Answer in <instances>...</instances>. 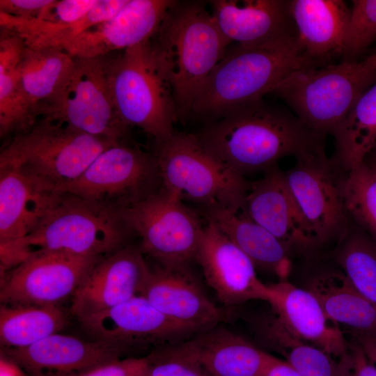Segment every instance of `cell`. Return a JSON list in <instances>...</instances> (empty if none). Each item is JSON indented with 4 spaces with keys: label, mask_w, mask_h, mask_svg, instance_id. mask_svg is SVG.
I'll list each match as a JSON object with an SVG mask.
<instances>
[{
    "label": "cell",
    "mask_w": 376,
    "mask_h": 376,
    "mask_svg": "<svg viewBox=\"0 0 376 376\" xmlns=\"http://www.w3.org/2000/svg\"><path fill=\"white\" fill-rule=\"evenodd\" d=\"M196 135L207 151L243 176L266 172L283 157L297 159L324 149V134L262 100L207 123Z\"/></svg>",
    "instance_id": "6da1fadb"
},
{
    "label": "cell",
    "mask_w": 376,
    "mask_h": 376,
    "mask_svg": "<svg viewBox=\"0 0 376 376\" xmlns=\"http://www.w3.org/2000/svg\"><path fill=\"white\" fill-rule=\"evenodd\" d=\"M320 63L306 53L297 34L257 45H236L228 48L207 79L191 114L214 120L262 100L292 73Z\"/></svg>",
    "instance_id": "7a4b0ae2"
},
{
    "label": "cell",
    "mask_w": 376,
    "mask_h": 376,
    "mask_svg": "<svg viewBox=\"0 0 376 376\" xmlns=\"http://www.w3.org/2000/svg\"><path fill=\"white\" fill-rule=\"evenodd\" d=\"M150 40L171 88L177 117L191 114L197 95L231 42L205 3L178 1Z\"/></svg>",
    "instance_id": "3957f363"
},
{
    "label": "cell",
    "mask_w": 376,
    "mask_h": 376,
    "mask_svg": "<svg viewBox=\"0 0 376 376\" xmlns=\"http://www.w3.org/2000/svg\"><path fill=\"white\" fill-rule=\"evenodd\" d=\"M130 232L121 210L62 192L31 233L0 244L1 276L40 254L104 257L124 247Z\"/></svg>",
    "instance_id": "277c9868"
},
{
    "label": "cell",
    "mask_w": 376,
    "mask_h": 376,
    "mask_svg": "<svg viewBox=\"0 0 376 376\" xmlns=\"http://www.w3.org/2000/svg\"><path fill=\"white\" fill-rule=\"evenodd\" d=\"M118 143L40 118L3 146L0 167L15 168L58 191L78 178L102 151Z\"/></svg>",
    "instance_id": "5b68a950"
},
{
    "label": "cell",
    "mask_w": 376,
    "mask_h": 376,
    "mask_svg": "<svg viewBox=\"0 0 376 376\" xmlns=\"http://www.w3.org/2000/svg\"><path fill=\"white\" fill-rule=\"evenodd\" d=\"M320 66L292 73L273 92L307 126L333 134L361 94L376 81V54Z\"/></svg>",
    "instance_id": "8992f818"
},
{
    "label": "cell",
    "mask_w": 376,
    "mask_h": 376,
    "mask_svg": "<svg viewBox=\"0 0 376 376\" xmlns=\"http://www.w3.org/2000/svg\"><path fill=\"white\" fill-rule=\"evenodd\" d=\"M154 155L164 191L203 209L241 210L250 183L207 151L196 134L175 132L156 142Z\"/></svg>",
    "instance_id": "52a82bcc"
},
{
    "label": "cell",
    "mask_w": 376,
    "mask_h": 376,
    "mask_svg": "<svg viewBox=\"0 0 376 376\" xmlns=\"http://www.w3.org/2000/svg\"><path fill=\"white\" fill-rule=\"evenodd\" d=\"M108 80L117 112L156 142L172 136L178 118L171 88L154 55L150 40L107 55Z\"/></svg>",
    "instance_id": "ba28073f"
},
{
    "label": "cell",
    "mask_w": 376,
    "mask_h": 376,
    "mask_svg": "<svg viewBox=\"0 0 376 376\" xmlns=\"http://www.w3.org/2000/svg\"><path fill=\"white\" fill-rule=\"evenodd\" d=\"M107 55L74 57L73 67L54 96L40 106L37 118L81 132L121 142L129 127L114 105L108 80Z\"/></svg>",
    "instance_id": "9c48e42d"
},
{
    "label": "cell",
    "mask_w": 376,
    "mask_h": 376,
    "mask_svg": "<svg viewBox=\"0 0 376 376\" xmlns=\"http://www.w3.org/2000/svg\"><path fill=\"white\" fill-rule=\"evenodd\" d=\"M141 251L161 265H187L195 260L203 225L182 198L164 189L121 209Z\"/></svg>",
    "instance_id": "30bf717a"
},
{
    "label": "cell",
    "mask_w": 376,
    "mask_h": 376,
    "mask_svg": "<svg viewBox=\"0 0 376 376\" xmlns=\"http://www.w3.org/2000/svg\"><path fill=\"white\" fill-rule=\"evenodd\" d=\"M159 184L155 155L120 142L102 151L58 191L121 210L155 193Z\"/></svg>",
    "instance_id": "8fae6325"
},
{
    "label": "cell",
    "mask_w": 376,
    "mask_h": 376,
    "mask_svg": "<svg viewBox=\"0 0 376 376\" xmlns=\"http://www.w3.org/2000/svg\"><path fill=\"white\" fill-rule=\"evenodd\" d=\"M102 258L62 253L31 257L1 276V301L12 305L57 306L72 297Z\"/></svg>",
    "instance_id": "7c38bea8"
},
{
    "label": "cell",
    "mask_w": 376,
    "mask_h": 376,
    "mask_svg": "<svg viewBox=\"0 0 376 376\" xmlns=\"http://www.w3.org/2000/svg\"><path fill=\"white\" fill-rule=\"evenodd\" d=\"M285 173L288 188L317 243L341 237L347 226L343 196V178L324 149L299 157Z\"/></svg>",
    "instance_id": "4fadbf2b"
},
{
    "label": "cell",
    "mask_w": 376,
    "mask_h": 376,
    "mask_svg": "<svg viewBox=\"0 0 376 376\" xmlns=\"http://www.w3.org/2000/svg\"><path fill=\"white\" fill-rule=\"evenodd\" d=\"M80 321L95 340L118 345L126 350L135 345L159 347L199 332L168 318L141 295Z\"/></svg>",
    "instance_id": "5bb4252c"
},
{
    "label": "cell",
    "mask_w": 376,
    "mask_h": 376,
    "mask_svg": "<svg viewBox=\"0 0 376 376\" xmlns=\"http://www.w3.org/2000/svg\"><path fill=\"white\" fill-rule=\"evenodd\" d=\"M195 260L208 285L226 306L267 301L268 285L258 278L253 262L210 221L203 225Z\"/></svg>",
    "instance_id": "9a60e30c"
},
{
    "label": "cell",
    "mask_w": 376,
    "mask_h": 376,
    "mask_svg": "<svg viewBox=\"0 0 376 376\" xmlns=\"http://www.w3.org/2000/svg\"><path fill=\"white\" fill-rule=\"evenodd\" d=\"M150 271L141 250L132 246L104 256L75 290L72 313L81 320L139 295Z\"/></svg>",
    "instance_id": "2e32d148"
},
{
    "label": "cell",
    "mask_w": 376,
    "mask_h": 376,
    "mask_svg": "<svg viewBox=\"0 0 376 376\" xmlns=\"http://www.w3.org/2000/svg\"><path fill=\"white\" fill-rule=\"evenodd\" d=\"M175 1L128 0L114 17L81 33L63 50L72 57H97L147 42Z\"/></svg>",
    "instance_id": "e0dca14e"
},
{
    "label": "cell",
    "mask_w": 376,
    "mask_h": 376,
    "mask_svg": "<svg viewBox=\"0 0 376 376\" xmlns=\"http://www.w3.org/2000/svg\"><path fill=\"white\" fill-rule=\"evenodd\" d=\"M139 295L168 318L199 332L219 324L226 317L205 294L187 265L150 269Z\"/></svg>",
    "instance_id": "ac0fdd59"
},
{
    "label": "cell",
    "mask_w": 376,
    "mask_h": 376,
    "mask_svg": "<svg viewBox=\"0 0 376 376\" xmlns=\"http://www.w3.org/2000/svg\"><path fill=\"white\" fill-rule=\"evenodd\" d=\"M241 210L289 249L317 243L288 188L285 173L277 166L250 183Z\"/></svg>",
    "instance_id": "d6986e66"
},
{
    "label": "cell",
    "mask_w": 376,
    "mask_h": 376,
    "mask_svg": "<svg viewBox=\"0 0 376 376\" xmlns=\"http://www.w3.org/2000/svg\"><path fill=\"white\" fill-rule=\"evenodd\" d=\"M125 351L111 343L58 332L29 347L7 350L6 355L33 376H70L118 359Z\"/></svg>",
    "instance_id": "ffe728a7"
},
{
    "label": "cell",
    "mask_w": 376,
    "mask_h": 376,
    "mask_svg": "<svg viewBox=\"0 0 376 376\" xmlns=\"http://www.w3.org/2000/svg\"><path fill=\"white\" fill-rule=\"evenodd\" d=\"M268 302L276 318L290 333L313 344L340 361L349 353L343 333L331 326L320 303L308 290L299 288L285 280L268 285Z\"/></svg>",
    "instance_id": "44dd1931"
},
{
    "label": "cell",
    "mask_w": 376,
    "mask_h": 376,
    "mask_svg": "<svg viewBox=\"0 0 376 376\" xmlns=\"http://www.w3.org/2000/svg\"><path fill=\"white\" fill-rule=\"evenodd\" d=\"M209 3L218 27L230 42L257 45L297 34L288 1L213 0Z\"/></svg>",
    "instance_id": "7402d4cb"
},
{
    "label": "cell",
    "mask_w": 376,
    "mask_h": 376,
    "mask_svg": "<svg viewBox=\"0 0 376 376\" xmlns=\"http://www.w3.org/2000/svg\"><path fill=\"white\" fill-rule=\"evenodd\" d=\"M178 345L210 376H264L274 358L219 324Z\"/></svg>",
    "instance_id": "603a6c76"
},
{
    "label": "cell",
    "mask_w": 376,
    "mask_h": 376,
    "mask_svg": "<svg viewBox=\"0 0 376 376\" xmlns=\"http://www.w3.org/2000/svg\"><path fill=\"white\" fill-rule=\"evenodd\" d=\"M61 194L15 168L0 167V244L31 233Z\"/></svg>",
    "instance_id": "cb8c5ba5"
},
{
    "label": "cell",
    "mask_w": 376,
    "mask_h": 376,
    "mask_svg": "<svg viewBox=\"0 0 376 376\" xmlns=\"http://www.w3.org/2000/svg\"><path fill=\"white\" fill-rule=\"evenodd\" d=\"M298 38L306 53L321 62L342 53L350 9L342 0L288 1Z\"/></svg>",
    "instance_id": "d4e9b609"
},
{
    "label": "cell",
    "mask_w": 376,
    "mask_h": 376,
    "mask_svg": "<svg viewBox=\"0 0 376 376\" xmlns=\"http://www.w3.org/2000/svg\"><path fill=\"white\" fill-rule=\"evenodd\" d=\"M207 221L217 227L233 242L255 267L269 271L284 281L291 263L290 249L265 228L242 213L226 209H203Z\"/></svg>",
    "instance_id": "484cf974"
},
{
    "label": "cell",
    "mask_w": 376,
    "mask_h": 376,
    "mask_svg": "<svg viewBox=\"0 0 376 376\" xmlns=\"http://www.w3.org/2000/svg\"><path fill=\"white\" fill-rule=\"evenodd\" d=\"M26 48L17 34L0 31V136L14 135L31 127L37 118L24 91L19 65Z\"/></svg>",
    "instance_id": "4316f807"
},
{
    "label": "cell",
    "mask_w": 376,
    "mask_h": 376,
    "mask_svg": "<svg viewBox=\"0 0 376 376\" xmlns=\"http://www.w3.org/2000/svg\"><path fill=\"white\" fill-rule=\"evenodd\" d=\"M127 0H97L81 19L55 24L34 18H19L0 13V28L19 36L33 49H58L91 27L114 17Z\"/></svg>",
    "instance_id": "83f0119b"
},
{
    "label": "cell",
    "mask_w": 376,
    "mask_h": 376,
    "mask_svg": "<svg viewBox=\"0 0 376 376\" xmlns=\"http://www.w3.org/2000/svg\"><path fill=\"white\" fill-rule=\"evenodd\" d=\"M310 290L327 318L357 334H376V305L361 295L343 273H325L313 279Z\"/></svg>",
    "instance_id": "f1b7e54d"
},
{
    "label": "cell",
    "mask_w": 376,
    "mask_h": 376,
    "mask_svg": "<svg viewBox=\"0 0 376 376\" xmlns=\"http://www.w3.org/2000/svg\"><path fill=\"white\" fill-rule=\"evenodd\" d=\"M332 135L338 161L347 171L364 163L376 147V81L361 94Z\"/></svg>",
    "instance_id": "f546056e"
},
{
    "label": "cell",
    "mask_w": 376,
    "mask_h": 376,
    "mask_svg": "<svg viewBox=\"0 0 376 376\" xmlns=\"http://www.w3.org/2000/svg\"><path fill=\"white\" fill-rule=\"evenodd\" d=\"M73 65L74 57L63 49H33L26 46L19 75L24 91L36 118L38 109L54 96Z\"/></svg>",
    "instance_id": "4dcf8cb0"
},
{
    "label": "cell",
    "mask_w": 376,
    "mask_h": 376,
    "mask_svg": "<svg viewBox=\"0 0 376 376\" xmlns=\"http://www.w3.org/2000/svg\"><path fill=\"white\" fill-rule=\"evenodd\" d=\"M65 322L57 306L2 304L1 344L7 350L25 348L58 333Z\"/></svg>",
    "instance_id": "1f68e13d"
},
{
    "label": "cell",
    "mask_w": 376,
    "mask_h": 376,
    "mask_svg": "<svg viewBox=\"0 0 376 376\" xmlns=\"http://www.w3.org/2000/svg\"><path fill=\"white\" fill-rule=\"evenodd\" d=\"M260 329L267 344L303 376H346L332 357L293 335L275 317L265 322Z\"/></svg>",
    "instance_id": "d6a6232c"
},
{
    "label": "cell",
    "mask_w": 376,
    "mask_h": 376,
    "mask_svg": "<svg viewBox=\"0 0 376 376\" xmlns=\"http://www.w3.org/2000/svg\"><path fill=\"white\" fill-rule=\"evenodd\" d=\"M336 260L355 288L376 305V240L361 232L341 236Z\"/></svg>",
    "instance_id": "836d02e7"
},
{
    "label": "cell",
    "mask_w": 376,
    "mask_h": 376,
    "mask_svg": "<svg viewBox=\"0 0 376 376\" xmlns=\"http://www.w3.org/2000/svg\"><path fill=\"white\" fill-rule=\"evenodd\" d=\"M347 172L343 181L345 210L376 240V173L365 162Z\"/></svg>",
    "instance_id": "e575fe53"
},
{
    "label": "cell",
    "mask_w": 376,
    "mask_h": 376,
    "mask_svg": "<svg viewBox=\"0 0 376 376\" xmlns=\"http://www.w3.org/2000/svg\"><path fill=\"white\" fill-rule=\"evenodd\" d=\"M342 53L354 56L376 38V0H353Z\"/></svg>",
    "instance_id": "d590c367"
},
{
    "label": "cell",
    "mask_w": 376,
    "mask_h": 376,
    "mask_svg": "<svg viewBox=\"0 0 376 376\" xmlns=\"http://www.w3.org/2000/svg\"><path fill=\"white\" fill-rule=\"evenodd\" d=\"M146 359L148 376H210L178 343L157 347Z\"/></svg>",
    "instance_id": "8d00e7d4"
},
{
    "label": "cell",
    "mask_w": 376,
    "mask_h": 376,
    "mask_svg": "<svg viewBox=\"0 0 376 376\" xmlns=\"http://www.w3.org/2000/svg\"><path fill=\"white\" fill-rule=\"evenodd\" d=\"M97 0H52L38 19L55 24H68L81 19Z\"/></svg>",
    "instance_id": "74e56055"
},
{
    "label": "cell",
    "mask_w": 376,
    "mask_h": 376,
    "mask_svg": "<svg viewBox=\"0 0 376 376\" xmlns=\"http://www.w3.org/2000/svg\"><path fill=\"white\" fill-rule=\"evenodd\" d=\"M146 369V357H132L108 361L70 376H139Z\"/></svg>",
    "instance_id": "f35d334b"
},
{
    "label": "cell",
    "mask_w": 376,
    "mask_h": 376,
    "mask_svg": "<svg viewBox=\"0 0 376 376\" xmlns=\"http://www.w3.org/2000/svg\"><path fill=\"white\" fill-rule=\"evenodd\" d=\"M52 0H0V13L19 18L38 19Z\"/></svg>",
    "instance_id": "ab89813d"
},
{
    "label": "cell",
    "mask_w": 376,
    "mask_h": 376,
    "mask_svg": "<svg viewBox=\"0 0 376 376\" xmlns=\"http://www.w3.org/2000/svg\"><path fill=\"white\" fill-rule=\"evenodd\" d=\"M339 363L347 376H376V367L369 361L358 343L350 345L347 357Z\"/></svg>",
    "instance_id": "60d3db41"
},
{
    "label": "cell",
    "mask_w": 376,
    "mask_h": 376,
    "mask_svg": "<svg viewBox=\"0 0 376 376\" xmlns=\"http://www.w3.org/2000/svg\"><path fill=\"white\" fill-rule=\"evenodd\" d=\"M264 376H303L291 367L285 361L274 357L266 370Z\"/></svg>",
    "instance_id": "b9f144b4"
},
{
    "label": "cell",
    "mask_w": 376,
    "mask_h": 376,
    "mask_svg": "<svg viewBox=\"0 0 376 376\" xmlns=\"http://www.w3.org/2000/svg\"><path fill=\"white\" fill-rule=\"evenodd\" d=\"M357 341L369 361L376 367V334H357Z\"/></svg>",
    "instance_id": "7bdbcfd3"
},
{
    "label": "cell",
    "mask_w": 376,
    "mask_h": 376,
    "mask_svg": "<svg viewBox=\"0 0 376 376\" xmlns=\"http://www.w3.org/2000/svg\"><path fill=\"white\" fill-rule=\"evenodd\" d=\"M0 376H26L21 367L5 354L0 357Z\"/></svg>",
    "instance_id": "ee69618b"
},
{
    "label": "cell",
    "mask_w": 376,
    "mask_h": 376,
    "mask_svg": "<svg viewBox=\"0 0 376 376\" xmlns=\"http://www.w3.org/2000/svg\"><path fill=\"white\" fill-rule=\"evenodd\" d=\"M365 162L376 173V156L370 161Z\"/></svg>",
    "instance_id": "f6af8a7d"
},
{
    "label": "cell",
    "mask_w": 376,
    "mask_h": 376,
    "mask_svg": "<svg viewBox=\"0 0 376 376\" xmlns=\"http://www.w3.org/2000/svg\"><path fill=\"white\" fill-rule=\"evenodd\" d=\"M139 376H148L147 374H146V371L144 373L139 375Z\"/></svg>",
    "instance_id": "bcb514c9"
},
{
    "label": "cell",
    "mask_w": 376,
    "mask_h": 376,
    "mask_svg": "<svg viewBox=\"0 0 376 376\" xmlns=\"http://www.w3.org/2000/svg\"><path fill=\"white\" fill-rule=\"evenodd\" d=\"M375 148H376V147H375ZM375 149H374V150H375Z\"/></svg>",
    "instance_id": "7dc6e473"
}]
</instances>
